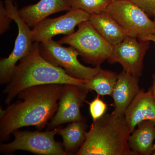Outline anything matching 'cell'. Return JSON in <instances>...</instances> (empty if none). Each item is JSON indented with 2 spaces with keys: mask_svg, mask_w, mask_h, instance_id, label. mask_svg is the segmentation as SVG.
Returning a JSON list of instances; mask_svg holds the SVG:
<instances>
[{
  "mask_svg": "<svg viewBox=\"0 0 155 155\" xmlns=\"http://www.w3.org/2000/svg\"><path fill=\"white\" fill-rule=\"evenodd\" d=\"M64 84L30 87L18 94L17 101L5 110L0 109V140L8 141L15 130L26 126L42 130L58 110Z\"/></svg>",
  "mask_w": 155,
  "mask_h": 155,
  "instance_id": "cell-1",
  "label": "cell"
},
{
  "mask_svg": "<svg viewBox=\"0 0 155 155\" xmlns=\"http://www.w3.org/2000/svg\"><path fill=\"white\" fill-rule=\"evenodd\" d=\"M39 43L34 42L29 53L19 61L11 80L3 91L7 95L5 103L9 104L25 89L51 84H72L83 86L86 81L72 77L63 68L57 67L42 56Z\"/></svg>",
  "mask_w": 155,
  "mask_h": 155,
  "instance_id": "cell-2",
  "label": "cell"
},
{
  "mask_svg": "<svg viewBox=\"0 0 155 155\" xmlns=\"http://www.w3.org/2000/svg\"><path fill=\"white\" fill-rule=\"evenodd\" d=\"M130 132L125 116L111 113L93 121L77 155H135L128 139Z\"/></svg>",
  "mask_w": 155,
  "mask_h": 155,
  "instance_id": "cell-3",
  "label": "cell"
},
{
  "mask_svg": "<svg viewBox=\"0 0 155 155\" xmlns=\"http://www.w3.org/2000/svg\"><path fill=\"white\" fill-rule=\"evenodd\" d=\"M58 42L73 47L84 61L94 67L100 66L108 60L114 47L98 33L89 20L81 23L77 31Z\"/></svg>",
  "mask_w": 155,
  "mask_h": 155,
  "instance_id": "cell-4",
  "label": "cell"
},
{
  "mask_svg": "<svg viewBox=\"0 0 155 155\" xmlns=\"http://www.w3.org/2000/svg\"><path fill=\"white\" fill-rule=\"evenodd\" d=\"M62 127L41 132L21 131L17 130L12 134L14 140L7 143H1L0 152L4 154H11L17 150H25L35 154L67 155L62 144L55 140Z\"/></svg>",
  "mask_w": 155,
  "mask_h": 155,
  "instance_id": "cell-5",
  "label": "cell"
},
{
  "mask_svg": "<svg viewBox=\"0 0 155 155\" xmlns=\"http://www.w3.org/2000/svg\"><path fill=\"white\" fill-rule=\"evenodd\" d=\"M39 48L45 59L63 68L67 74L75 78L88 80L101 69V66L90 67L82 65L78 59L79 53L73 47H64L52 39L39 43Z\"/></svg>",
  "mask_w": 155,
  "mask_h": 155,
  "instance_id": "cell-6",
  "label": "cell"
},
{
  "mask_svg": "<svg viewBox=\"0 0 155 155\" xmlns=\"http://www.w3.org/2000/svg\"><path fill=\"white\" fill-rule=\"evenodd\" d=\"M5 7L9 16L17 23L18 32L14 49L7 58L0 61V83L7 84L11 80L18 61L30 52L33 45L31 30L19 15L14 0H5Z\"/></svg>",
  "mask_w": 155,
  "mask_h": 155,
  "instance_id": "cell-7",
  "label": "cell"
},
{
  "mask_svg": "<svg viewBox=\"0 0 155 155\" xmlns=\"http://www.w3.org/2000/svg\"><path fill=\"white\" fill-rule=\"evenodd\" d=\"M104 11L113 17L129 36L138 38L153 34V21L130 0L112 2Z\"/></svg>",
  "mask_w": 155,
  "mask_h": 155,
  "instance_id": "cell-8",
  "label": "cell"
},
{
  "mask_svg": "<svg viewBox=\"0 0 155 155\" xmlns=\"http://www.w3.org/2000/svg\"><path fill=\"white\" fill-rule=\"evenodd\" d=\"M88 91L83 86L63 85L58 110L48 124L47 130H53L65 123L86 120L81 108L86 101Z\"/></svg>",
  "mask_w": 155,
  "mask_h": 155,
  "instance_id": "cell-9",
  "label": "cell"
},
{
  "mask_svg": "<svg viewBox=\"0 0 155 155\" xmlns=\"http://www.w3.org/2000/svg\"><path fill=\"white\" fill-rule=\"evenodd\" d=\"M137 38L128 36L114 46L108 61L111 64L119 63L125 72L139 78L142 75L143 60L150 41H143Z\"/></svg>",
  "mask_w": 155,
  "mask_h": 155,
  "instance_id": "cell-10",
  "label": "cell"
},
{
  "mask_svg": "<svg viewBox=\"0 0 155 155\" xmlns=\"http://www.w3.org/2000/svg\"><path fill=\"white\" fill-rule=\"evenodd\" d=\"M91 14L80 9H71L63 16L46 18L33 27L31 30L33 42L41 43L63 34L69 35L75 32L76 26L89 20Z\"/></svg>",
  "mask_w": 155,
  "mask_h": 155,
  "instance_id": "cell-11",
  "label": "cell"
},
{
  "mask_svg": "<svg viewBox=\"0 0 155 155\" xmlns=\"http://www.w3.org/2000/svg\"><path fill=\"white\" fill-rule=\"evenodd\" d=\"M138 78L123 70L118 74L117 81L111 96L114 100V110L117 116H125V112L140 91Z\"/></svg>",
  "mask_w": 155,
  "mask_h": 155,
  "instance_id": "cell-12",
  "label": "cell"
},
{
  "mask_svg": "<svg viewBox=\"0 0 155 155\" xmlns=\"http://www.w3.org/2000/svg\"><path fill=\"white\" fill-rule=\"evenodd\" d=\"M125 116L131 133L142 121L149 120L155 124V99L150 89L147 91L140 90L126 110Z\"/></svg>",
  "mask_w": 155,
  "mask_h": 155,
  "instance_id": "cell-13",
  "label": "cell"
},
{
  "mask_svg": "<svg viewBox=\"0 0 155 155\" xmlns=\"http://www.w3.org/2000/svg\"><path fill=\"white\" fill-rule=\"evenodd\" d=\"M70 10L69 0H40L36 4L23 7L19 13L30 27H34L52 14Z\"/></svg>",
  "mask_w": 155,
  "mask_h": 155,
  "instance_id": "cell-14",
  "label": "cell"
},
{
  "mask_svg": "<svg viewBox=\"0 0 155 155\" xmlns=\"http://www.w3.org/2000/svg\"><path fill=\"white\" fill-rule=\"evenodd\" d=\"M89 20L98 33L114 46L129 36L126 31L105 11L91 14Z\"/></svg>",
  "mask_w": 155,
  "mask_h": 155,
  "instance_id": "cell-15",
  "label": "cell"
},
{
  "mask_svg": "<svg viewBox=\"0 0 155 155\" xmlns=\"http://www.w3.org/2000/svg\"><path fill=\"white\" fill-rule=\"evenodd\" d=\"M137 127L128 137L130 150L135 155L152 154L155 140V123L145 120L140 122Z\"/></svg>",
  "mask_w": 155,
  "mask_h": 155,
  "instance_id": "cell-16",
  "label": "cell"
},
{
  "mask_svg": "<svg viewBox=\"0 0 155 155\" xmlns=\"http://www.w3.org/2000/svg\"><path fill=\"white\" fill-rule=\"evenodd\" d=\"M87 129L86 120H84L71 122L60 129L58 134L63 138V145L67 155L77 152L82 146L86 139Z\"/></svg>",
  "mask_w": 155,
  "mask_h": 155,
  "instance_id": "cell-17",
  "label": "cell"
},
{
  "mask_svg": "<svg viewBox=\"0 0 155 155\" xmlns=\"http://www.w3.org/2000/svg\"><path fill=\"white\" fill-rule=\"evenodd\" d=\"M118 74L101 69L97 74L86 81L83 86L88 91H94L101 96H111L117 81Z\"/></svg>",
  "mask_w": 155,
  "mask_h": 155,
  "instance_id": "cell-18",
  "label": "cell"
},
{
  "mask_svg": "<svg viewBox=\"0 0 155 155\" xmlns=\"http://www.w3.org/2000/svg\"><path fill=\"white\" fill-rule=\"evenodd\" d=\"M71 9H80L90 14H99L107 9L111 0H69Z\"/></svg>",
  "mask_w": 155,
  "mask_h": 155,
  "instance_id": "cell-19",
  "label": "cell"
},
{
  "mask_svg": "<svg viewBox=\"0 0 155 155\" xmlns=\"http://www.w3.org/2000/svg\"><path fill=\"white\" fill-rule=\"evenodd\" d=\"M100 96H101L97 94L94 99L90 102L85 101L89 104L90 114L93 121H95L104 116L107 109L108 105L100 98Z\"/></svg>",
  "mask_w": 155,
  "mask_h": 155,
  "instance_id": "cell-20",
  "label": "cell"
},
{
  "mask_svg": "<svg viewBox=\"0 0 155 155\" xmlns=\"http://www.w3.org/2000/svg\"><path fill=\"white\" fill-rule=\"evenodd\" d=\"M13 19L9 16L2 1L0 2V34L5 32L10 28Z\"/></svg>",
  "mask_w": 155,
  "mask_h": 155,
  "instance_id": "cell-21",
  "label": "cell"
},
{
  "mask_svg": "<svg viewBox=\"0 0 155 155\" xmlns=\"http://www.w3.org/2000/svg\"><path fill=\"white\" fill-rule=\"evenodd\" d=\"M149 17L155 16V0H130Z\"/></svg>",
  "mask_w": 155,
  "mask_h": 155,
  "instance_id": "cell-22",
  "label": "cell"
},
{
  "mask_svg": "<svg viewBox=\"0 0 155 155\" xmlns=\"http://www.w3.org/2000/svg\"><path fill=\"white\" fill-rule=\"evenodd\" d=\"M138 39L140 40L143 41H152L155 44V36L153 34L139 37L138 38Z\"/></svg>",
  "mask_w": 155,
  "mask_h": 155,
  "instance_id": "cell-23",
  "label": "cell"
},
{
  "mask_svg": "<svg viewBox=\"0 0 155 155\" xmlns=\"http://www.w3.org/2000/svg\"><path fill=\"white\" fill-rule=\"evenodd\" d=\"M152 85L149 88L152 94L155 99V73L152 75Z\"/></svg>",
  "mask_w": 155,
  "mask_h": 155,
  "instance_id": "cell-24",
  "label": "cell"
},
{
  "mask_svg": "<svg viewBox=\"0 0 155 155\" xmlns=\"http://www.w3.org/2000/svg\"><path fill=\"white\" fill-rule=\"evenodd\" d=\"M154 18L153 20L154 23V28L153 32V35L155 36V16L154 17Z\"/></svg>",
  "mask_w": 155,
  "mask_h": 155,
  "instance_id": "cell-25",
  "label": "cell"
},
{
  "mask_svg": "<svg viewBox=\"0 0 155 155\" xmlns=\"http://www.w3.org/2000/svg\"><path fill=\"white\" fill-rule=\"evenodd\" d=\"M153 152L155 151V143H154L153 146Z\"/></svg>",
  "mask_w": 155,
  "mask_h": 155,
  "instance_id": "cell-26",
  "label": "cell"
},
{
  "mask_svg": "<svg viewBox=\"0 0 155 155\" xmlns=\"http://www.w3.org/2000/svg\"><path fill=\"white\" fill-rule=\"evenodd\" d=\"M112 1V2H116V1H121V0H111Z\"/></svg>",
  "mask_w": 155,
  "mask_h": 155,
  "instance_id": "cell-27",
  "label": "cell"
},
{
  "mask_svg": "<svg viewBox=\"0 0 155 155\" xmlns=\"http://www.w3.org/2000/svg\"><path fill=\"white\" fill-rule=\"evenodd\" d=\"M152 155H155V151H154L153 152Z\"/></svg>",
  "mask_w": 155,
  "mask_h": 155,
  "instance_id": "cell-28",
  "label": "cell"
}]
</instances>
